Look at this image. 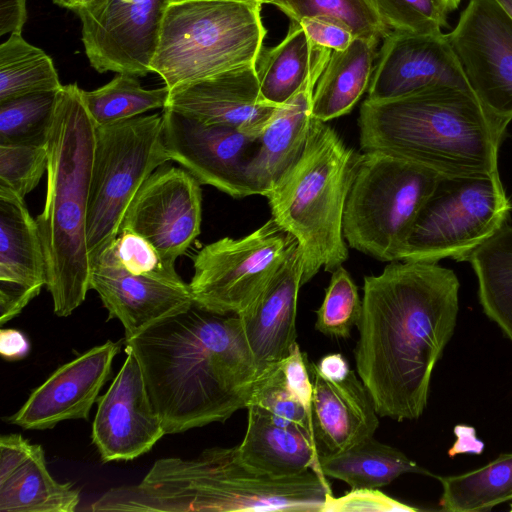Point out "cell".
<instances>
[{
	"instance_id": "obj_24",
	"label": "cell",
	"mask_w": 512,
	"mask_h": 512,
	"mask_svg": "<svg viewBox=\"0 0 512 512\" xmlns=\"http://www.w3.org/2000/svg\"><path fill=\"white\" fill-rule=\"evenodd\" d=\"M46 282V258L37 221L24 198L0 187V288L35 298Z\"/></svg>"
},
{
	"instance_id": "obj_40",
	"label": "cell",
	"mask_w": 512,
	"mask_h": 512,
	"mask_svg": "<svg viewBox=\"0 0 512 512\" xmlns=\"http://www.w3.org/2000/svg\"><path fill=\"white\" fill-rule=\"evenodd\" d=\"M125 270L155 277L176 285H186L176 268L166 264L155 247L138 233L122 229L107 248Z\"/></svg>"
},
{
	"instance_id": "obj_32",
	"label": "cell",
	"mask_w": 512,
	"mask_h": 512,
	"mask_svg": "<svg viewBox=\"0 0 512 512\" xmlns=\"http://www.w3.org/2000/svg\"><path fill=\"white\" fill-rule=\"evenodd\" d=\"M49 55L28 43L20 33L0 45V102L62 88Z\"/></svg>"
},
{
	"instance_id": "obj_5",
	"label": "cell",
	"mask_w": 512,
	"mask_h": 512,
	"mask_svg": "<svg viewBox=\"0 0 512 512\" xmlns=\"http://www.w3.org/2000/svg\"><path fill=\"white\" fill-rule=\"evenodd\" d=\"M330 493L326 477L313 470L263 473L243 462L235 446L207 448L194 459H158L138 484L119 488L117 501L124 511L321 512Z\"/></svg>"
},
{
	"instance_id": "obj_12",
	"label": "cell",
	"mask_w": 512,
	"mask_h": 512,
	"mask_svg": "<svg viewBox=\"0 0 512 512\" xmlns=\"http://www.w3.org/2000/svg\"><path fill=\"white\" fill-rule=\"evenodd\" d=\"M167 0H92L74 12L90 65L143 77L151 73Z\"/></svg>"
},
{
	"instance_id": "obj_20",
	"label": "cell",
	"mask_w": 512,
	"mask_h": 512,
	"mask_svg": "<svg viewBox=\"0 0 512 512\" xmlns=\"http://www.w3.org/2000/svg\"><path fill=\"white\" fill-rule=\"evenodd\" d=\"M90 289L98 293L108 319L122 323L125 340L193 303L189 284L176 285L129 272L108 249L91 263Z\"/></svg>"
},
{
	"instance_id": "obj_44",
	"label": "cell",
	"mask_w": 512,
	"mask_h": 512,
	"mask_svg": "<svg viewBox=\"0 0 512 512\" xmlns=\"http://www.w3.org/2000/svg\"><path fill=\"white\" fill-rule=\"evenodd\" d=\"M26 19V0H0V36L22 34Z\"/></svg>"
},
{
	"instance_id": "obj_10",
	"label": "cell",
	"mask_w": 512,
	"mask_h": 512,
	"mask_svg": "<svg viewBox=\"0 0 512 512\" xmlns=\"http://www.w3.org/2000/svg\"><path fill=\"white\" fill-rule=\"evenodd\" d=\"M512 205L499 175L441 177L420 211L397 261H464L507 223Z\"/></svg>"
},
{
	"instance_id": "obj_45",
	"label": "cell",
	"mask_w": 512,
	"mask_h": 512,
	"mask_svg": "<svg viewBox=\"0 0 512 512\" xmlns=\"http://www.w3.org/2000/svg\"><path fill=\"white\" fill-rule=\"evenodd\" d=\"M30 350L27 337L19 330L1 328L0 353L8 361H16L25 358Z\"/></svg>"
},
{
	"instance_id": "obj_1",
	"label": "cell",
	"mask_w": 512,
	"mask_h": 512,
	"mask_svg": "<svg viewBox=\"0 0 512 512\" xmlns=\"http://www.w3.org/2000/svg\"><path fill=\"white\" fill-rule=\"evenodd\" d=\"M460 283L438 262L393 261L366 276L357 374L380 417L418 419L424 412L433 370L452 338Z\"/></svg>"
},
{
	"instance_id": "obj_9",
	"label": "cell",
	"mask_w": 512,
	"mask_h": 512,
	"mask_svg": "<svg viewBox=\"0 0 512 512\" xmlns=\"http://www.w3.org/2000/svg\"><path fill=\"white\" fill-rule=\"evenodd\" d=\"M168 161L162 114L96 126L87 215L91 263L119 235L126 212L144 182Z\"/></svg>"
},
{
	"instance_id": "obj_4",
	"label": "cell",
	"mask_w": 512,
	"mask_h": 512,
	"mask_svg": "<svg viewBox=\"0 0 512 512\" xmlns=\"http://www.w3.org/2000/svg\"><path fill=\"white\" fill-rule=\"evenodd\" d=\"M96 125L76 84L57 92L48 130L44 207L37 217L54 313L67 317L90 290L87 215Z\"/></svg>"
},
{
	"instance_id": "obj_51",
	"label": "cell",
	"mask_w": 512,
	"mask_h": 512,
	"mask_svg": "<svg viewBox=\"0 0 512 512\" xmlns=\"http://www.w3.org/2000/svg\"><path fill=\"white\" fill-rule=\"evenodd\" d=\"M510 510L512 511V506H511Z\"/></svg>"
},
{
	"instance_id": "obj_29",
	"label": "cell",
	"mask_w": 512,
	"mask_h": 512,
	"mask_svg": "<svg viewBox=\"0 0 512 512\" xmlns=\"http://www.w3.org/2000/svg\"><path fill=\"white\" fill-rule=\"evenodd\" d=\"M326 477L341 480L351 489L381 488L407 473L432 474L400 450L370 437L333 455H319Z\"/></svg>"
},
{
	"instance_id": "obj_17",
	"label": "cell",
	"mask_w": 512,
	"mask_h": 512,
	"mask_svg": "<svg viewBox=\"0 0 512 512\" xmlns=\"http://www.w3.org/2000/svg\"><path fill=\"white\" fill-rule=\"evenodd\" d=\"M441 86L473 92L446 34L391 30L383 38L367 99L390 100Z\"/></svg>"
},
{
	"instance_id": "obj_47",
	"label": "cell",
	"mask_w": 512,
	"mask_h": 512,
	"mask_svg": "<svg viewBox=\"0 0 512 512\" xmlns=\"http://www.w3.org/2000/svg\"><path fill=\"white\" fill-rule=\"evenodd\" d=\"M56 5L75 11L92 0H52Z\"/></svg>"
},
{
	"instance_id": "obj_25",
	"label": "cell",
	"mask_w": 512,
	"mask_h": 512,
	"mask_svg": "<svg viewBox=\"0 0 512 512\" xmlns=\"http://www.w3.org/2000/svg\"><path fill=\"white\" fill-rule=\"evenodd\" d=\"M247 429L237 446L240 458L263 473L290 476L321 470L313 435L299 427L276 424L255 405H248ZM326 477V476H325Z\"/></svg>"
},
{
	"instance_id": "obj_15",
	"label": "cell",
	"mask_w": 512,
	"mask_h": 512,
	"mask_svg": "<svg viewBox=\"0 0 512 512\" xmlns=\"http://www.w3.org/2000/svg\"><path fill=\"white\" fill-rule=\"evenodd\" d=\"M200 183L184 168L156 169L132 200L122 229L147 239L163 261L175 267L201 232Z\"/></svg>"
},
{
	"instance_id": "obj_39",
	"label": "cell",
	"mask_w": 512,
	"mask_h": 512,
	"mask_svg": "<svg viewBox=\"0 0 512 512\" xmlns=\"http://www.w3.org/2000/svg\"><path fill=\"white\" fill-rule=\"evenodd\" d=\"M391 30L439 34L448 26L449 12L439 0H373Z\"/></svg>"
},
{
	"instance_id": "obj_48",
	"label": "cell",
	"mask_w": 512,
	"mask_h": 512,
	"mask_svg": "<svg viewBox=\"0 0 512 512\" xmlns=\"http://www.w3.org/2000/svg\"><path fill=\"white\" fill-rule=\"evenodd\" d=\"M512 21V0H494Z\"/></svg>"
},
{
	"instance_id": "obj_30",
	"label": "cell",
	"mask_w": 512,
	"mask_h": 512,
	"mask_svg": "<svg viewBox=\"0 0 512 512\" xmlns=\"http://www.w3.org/2000/svg\"><path fill=\"white\" fill-rule=\"evenodd\" d=\"M464 261L476 274L483 313L512 341V226L506 223Z\"/></svg>"
},
{
	"instance_id": "obj_16",
	"label": "cell",
	"mask_w": 512,
	"mask_h": 512,
	"mask_svg": "<svg viewBox=\"0 0 512 512\" xmlns=\"http://www.w3.org/2000/svg\"><path fill=\"white\" fill-rule=\"evenodd\" d=\"M125 352L120 371L97 399L92 441L103 462L135 459L166 434L135 354L127 346Z\"/></svg>"
},
{
	"instance_id": "obj_35",
	"label": "cell",
	"mask_w": 512,
	"mask_h": 512,
	"mask_svg": "<svg viewBox=\"0 0 512 512\" xmlns=\"http://www.w3.org/2000/svg\"><path fill=\"white\" fill-rule=\"evenodd\" d=\"M58 91L0 102V144L46 143Z\"/></svg>"
},
{
	"instance_id": "obj_41",
	"label": "cell",
	"mask_w": 512,
	"mask_h": 512,
	"mask_svg": "<svg viewBox=\"0 0 512 512\" xmlns=\"http://www.w3.org/2000/svg\"><path fill=\"white\" fill-rule=\"evenodd\" d=\"M418 508L400 502L378 488L351 489L340 497L326 496L321 512H415Z\"/></svg>"
},
{
	"instance_id": "obj_22",
	"label": "cell",
	"mask_w": 512,
	"mask_h": 512,
	"mask_svg": "<svg viewBox=\"0 0 512 512\" xmlns=\"http://www.w3.org/2000/svg\"><path fill=\"white\" fill-rule=\"evenodd\" d=\"M312 428L319 455L343 452L373 437L378 413L367 388L350 370L342 381L325 378L312 363Z\"/></svg>"
},
{
	"instance_id": "obj_34",
	"label": "cell",
	"mask_w": 512,
	"mask_h": 512,
	"mask_svg": "<svg viewBox=\"0 0 512 512\" xmlns=\"http://www.w3.org/2000/svg\"><path fill=\"white\" fill-rule=\"evenodd\" d=\"M286 14L293 22L303 18H327L349 28L355 37L379 44L391 31L373 0H260Z\"/></svg>"
},
{
	"instance_id": "obj_21",
	"label": "cell",
	"mask_w": 512,
	"mask_h": 512,
	"mask_svg": "<svg viewBox=\"0 0 512 512\" xmlns=\"http://www.w3.org/2000/svg\"><path fill=\"white\" fill-rule=\"evenodd\" d=\"M302 274V256L297 246L257 300L238 315L259 377L275 368L296 343Z\"/></svg>"
},
{
	"instance_id": "obj_27",
	"label": "cell",
	"mask_w": 512,
	"mask_h": 512,
	"mask_svg": "<svg viewBox=\"0 0 512 512\" xmlns=\"http://www.w3.org/2000/svg\"><path fill=\"white\" fill-rule=\"evenodd\" d=\"M331 51L312 44L299 23L291 22L286 37L275 47L262 48L257 77L262 98L283 105L325 66Z\"/></svg>"
},
{
	"instance_id": "obj_26",
	"label": "cell",
	"mask_w": 512,
	"mask_h": 512,
	"mask_svg": "<svg viewBox=\"0 0 512 512\" xmlns=\"http://www.w3.org/2000/svg\"><path fill=\"white\" fill-rule=\"evenodd\" d=\"M378 43L355 37L341 51H331L313 92L312 117L327 122L352 111L368 90Z\"/></svg>"
},
{
	"instance_id": "obj_7",
	"label": "cell",
	"mask_w": 512,
	"mask_h": 512,
	"mask_svg": "<svg viewBox=\"0 0 512 512\" xmlns=\"http://www.w3.org/2000/svg\"><path fill=\"white\" fill-rule=\"evenodd\" d=\"M259 0H195L165 11L151 72L169 91L222 72L256 66L267 30Z\"/></svg>"
},
{
	"instance_id": "obj_11",
	"label": "cell",
	"mask_w": 512,
	"mask_h": 512,
	"mask_svg": "<svg viewBox=\"0 0 512 512\" xmlns=\"http://www.w3.org/2000/svg\"><path fill=\"white\" fill-rule=\"evenodd\" d=\"M296 239L271 217L252 233L204 246L189 283L193 302L219 314H241L264 291L297 248Z\"/></svg>"
},
{
	"instance_id": "obj_19",
	"label": "cell",
	"mask_w": 512,
	"mask_h": 512,
	"mask_svg": "<svg viewBox=\"0 0 512 512\" xmlns=\"http://www.w3.org/2000/svg\"><path fill=\"white\" fill-rule=\"evenodd\" d=\"M280 106L262 98L256 66H245L171 90L164 108L259 137Z\"/></svg>"
},
{
	"instance_id": "obj_33",
	"label": "cell",
	"mask_w": 512,
	"mask_h": 512,
	"mask_svg": "<svg viewBox=\"0 0 512 512\" xmlns=\"http://www.w3.org/2000/svg\"><path fill=\"white\" fill-rule=\"evenodd\" d=\"M169 89H145L136 76L117 73L107 84L86 91L82 97L96 126L128 120L145 112L164 107L169 97Z\"/></svg>"
},
{
	"instance_id": "obj_36",
	"label": "cell",
	"mask_w": 512,
	"mask_h": 512,
	"mask_svg": "<svg viewBox=\"0 0 512 512\" xmlns=\"http://www.w3.org/2000/svg\"><path fill=\"white\" fill-rule=\"evenodd\" d=\"M321 306L316 311L315 328L324 335L349 338L362 313L358 287L345 268L332 273Z\"/></svg>"
},
{
	"instance_id": "obj_28",
	"label": "cell",
	"mask_w": 512,
	"mask_h": 512,
	"mask_svg": "<svg viewBox=\"0 0 512 512\" xmlns=\"http://www.w3.org/2000/svg\"><path fill=\"white\" fill-rule=\"evenodd\" d=\"M79 494L71 482L61 483L51 476L38 444H32L21 462L0 474L1 512H73Z\"/></svg>"
},
{
	"instance_id": "obj_14",
	"label": "cell",
	"mask_w": 512,
	"mask_h": 512,
	"mask_svg": "<svg viewBox=\"0 0 512 512\" xmlns=\"http://www.w3.org/2000/svg\"><path fill=\"white\" fill-rule=\"evenodd\" d=\"M162 137L170 160L180 164L200 184L233 198L257 195L247 177L259 137L236 128L206 124L164 108Z\"/></svg>"
},
{
	"instance_id": "obj_38",
	"label": "cell",
	"mask_w": 512,
	"mask_h": 512,
	"mask_svg": "<svg viewBox=\"0 0 512 512\" xmlns=\"http://www.w3.org/2000/svg\"><path fill=\"white\" fill-rule=\"evenodd\" d=\"M48 150L42 144H0V187L24 198L47 171Z\"/></svg>"
},
{
	"instance_id": "obj_43",
	"label": "cell",
	"mask_w": 512,
	"mask_h": 512,
	"mask_svg": "<svg viewBox=\"0 0 512 512\" xmlns=\"http://www.w3.org/2000/svg\"><path fill=\"white\" fill-rule=\"evenodd\" d=\"M279 367L288 388L311 411L313 384L308 374L306 356L301 352L297 342L279 363Z\"/></svg>"
},
{
	"instance_id": "obj_50",
	"label": "cell",
	"mask_w": 512,
	"mask_h": 512,
	"mask_svg": "<svg viewBox=\"0 0 512 512\" xmlns=\"http://www.w3.org/2000/svg\"><path fill=\"white\" fill-rule=\"evenodd\" d=\"M167 1L170 4V3H179V2L195 1V0H167Z\"/></svg>"
},
{
	"instance_id": "obj_6",
	"label": "cell",
	"mask_w": 512,
	"mask_h": 512,
	"mask_svg": "<svg viewBox=\"0 0 512 512\" xmlns=\"http://www.w3.org/2000/svg\"><path fill=\"white\" fill-rule=\"evenodd\" d=\"M362 154L326 122L312 119L307 144L266 194L272 218L297 241L302 285L348 258L343 216Z\"/></svg>"
},
{
	"instance_id": "obj_49",
	"label": "cell",
	"mask_w": 512,
	"mask_h": 512,
	"mask_svg": "<svg viewBox=\"0 0 512 512\" xmlns=\"http://www.w3.org/2000/svg\"><path fill=\"white\" fill-rule=\"evenodd\" d=\"M439 1L446 8V10L450 13L459 7L462 0H439Z\"/></svg>"
},
{
	"instance_id": "obj_42",
	"label": "cell",
	"mask_w": 512,
	"mask_h": 512,
	"mask_svg": "<svg viewBox=\"0 0 512 512\" xmlns=\"http://www.w3.org/2000/svg\"><path fill=\"white\" fill-rule=\"evenodd\" d=\"M298 23L313 45L330 51L344 50L355 38L349 28L331 19L303 18Z\"/></svg>"
},
{
	"instance_id": "obj_37",
	"label": "cell",
	"mask_w": 512,
	"mask_h": 512,
	"mask_svg": "<svg viewBox=\"0 0 512 512\" xmlns=\"http://www.w3.org/2000/svg\"><path fill=\"white\" fill-rule=\"evenodd\" d=\"M250 404L259 407L276 424L299 427L313 435L312 412L288 388L279 364L258 378Z\"/></svg>"
},
{
	"instance_id": "obj_23",
	"label": "cell",
	"mask_w": 512,
	"mask_h": 512,
	"mask_svg": "<svg viewBox=\"0 0 512 512\" xmlns=\"http://www.w3.org/2000/svg\"><path fill=\"white\" fill-rule=\"evenodd\" d=\"M324 67L315 71L302 88L278 108L259 136L258 149L247 167L248 180L257 195L266 196L302 155L313 119V92Z\"/></svg>"
},
{
	"instance_id": "obj_18",
	"label": "cell",
	"mask_w": 512,
	"mask_h": 512,
	"mask_svg": "<svg viewBox=\"0 0 512 512\" xmlns=\"http://www.w3.org/2000/svg\"><path fill=\"white\" fill-rule=\"evenodd\" d=\"M119 350V342L107 341L60 366L5 420L28 430L51 429L64 420H87Z\"/></svg>"
},
{
	"instance_id": "obj_13",
	"label": "cell",
	"mask_w": 512,
	"mask_h": 512,
	"mask_svg": "<svg viewBox=\"0 0 512 512\" xmlns=\"http://www.w3.org/2000/svg\"><path fill=\"white\" fill-rule=\"evenodd\" d=\"M448 41L477 99L512 120V21L494 0H468Z\"/></svg>"
},
{
	"instance_id": "obj_46",
	"label": "cell",
	"mask_w": 512,
	"mask_h": 512,
	"mask_svg": "<svg viewBox=\"0 0 512 512\" xmlns=\"http://www.w3.org/2000/svg\"><path fill=\"white\" fill-rule=\"evenodd\" d=\"M316 367L331 381H342L350 372L349 365L341 353H331L322 357Z\"/></svg>"
},
{
	"instance_id": "obj_2",
	"label": "cell",
	"mask_w": 512,
	"mask_h": 512,
	"mask_svg": "<svg viewBox=\"0 0 512 512\" xmlns=\"http://www.w3.org/2000/svg\"><path fill=\"white\" fill-rule=\"evenodd\" d=\"M125 344L166 434L225 422L247 407L259 378L239 316L194 302Z\"/></svg>"
},
{
	"instance_id": "obj_8",
	"label": "cell",
	"mask_w": 512,
	"mask_h": 512,
	"mask_svg": "<svg viewBox=\"0 0 512 512\" xmlns=\"http://www.w3.org/2000/svg\"><path fill=\"white\" fill-rule=\"evenodd\" d=\"M441 176L383 152H363L343 216L348 246L380 261H397Z\"/></svg>"
},
{
	"instance_id": "obj_31",
	"label": "cell",
	"mask_w": 512,
	"mask_h": 512,
	"mask_svg": "<svg viewBox=\"0 0 512 512\" xmlns=\"http://www.w3.org/2000/svg\"><path fill=\"white\" fill-rule=\"evenodd\" d=\"M436 478L442 485L439 504L443 511H488L512 500V453L466 473Z\"/></svg>"
},
{
	"instance_id": "obj_3",
	"label": "cell",
	"mask_w": 512,
	"mask_h": 512,
	"mask_svg": "<svg viewBox=\"0 0 512 512\" xmlns=\"http://www.w3.org/2000/svg\"><path fill=\"white\" fill-rule=\"evenodd\" d=\"M510 121L488 111L473 92L434 87L400 98L365 99L358 117L363 152L419 164L441 177H493Z\"/></svg>"
}]
</instances>
